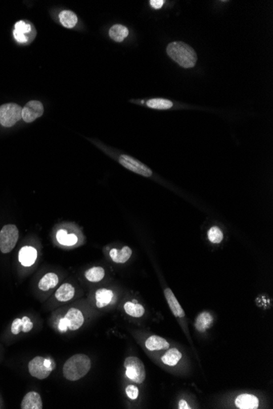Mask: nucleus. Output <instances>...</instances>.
Instances as JSON below:
<instances>
[{
  "label": "nucleus",
  "mask_w": 273,
  "mask_h": 409,
  "mask_svg": "<svg viewBox=\"0 0 273 409\" xmlns=\"http://www.w3.org/2000/svg\"><path fill=\"white\" fill-rule=\"evenodd\" d=\"M84 322L83 313L76 308H71L66 312L64 317L61 318L58 322V330L66 333L67 330L76 331L81 328Z\"/></svg>",
  "instance_id": "20e7f679"
},
{
  "label": "nucleus",
  "mask_w": 273,
  "mask_h": 409,
  "mask_svg": "<svg viewBox=\"0 0 273 409\" xmlns=\"http://www.w3.org/2000/svg\"><path fill=\"white\" fill-rule=\"evenodd\" d=\"M22 107L15 103H8L0 107V124L11 128L22 118Z\"/></svg>",
  "instance_id": "0eeeda50"
},
{
  "label": "nucleus",
  "mask_w": 273,
  "mask_h": 409,
  "mask_svg": "<svg viewBox=\"0 0 273 409\" xmlns=\"http://www.w3.org/2000/svg\"><path fill=\"white\" fill-rule=\"evenodd\" d=\"M146 347L151 351L155 350H162V349H169V343L165 339L159 336H151L147 339L145 342Z\"/></svg>",
  "instance_id": "f3484780"
},
{
  "label": "nucleus",
  "mask_w": 273,
  "mask_h": 409,
  "mask_svg": "<svg viewBox=\"0 0 273 409\" xmlns=\"http://www.w3.org/2000/svg\"><path fill=\"white\" fill-rule=\"evenodd\" d=\"M235 404L240 409H256L259 405V401L254 394H240L236 398Z\"/></svg>",
  "instance_id": "f8f14e48"
},
{
  "label": "nucleus",
  "mask_w": 273,
  "mask_h": 409,
  "mask_svg": "<svg viewBox=\"0 0 273 409\" xmlns=\"http://www.w3.org/2000/svg\"><path fill=\"white\" fill-rule=\"evenodd\" d=\"M19 239V230L13 224H9L0 230V251L2 253H9L15 247Z\"/></svg>",
  "instance_id": "39448f33"
},
{
  "label": "nucleus",
  "mask_w": 273,
  "mask_h": 409,
  "mask_svg": "<svg viewBox=\"0 0 273 409\" xmlns=\"http://www.w3.org/2000/svg\"><path fill=\"white\" fill-rule=\"evenodd\" d=\"M22 409H42L43 402L40 394L36 391H30L25 394L20 405Z\"/></svg>",
  "instance_id": "9b49d317"
},
{
  "label": "nucleus",
  "mask_w": 273,
  "mask_h": 409,
  "mask_svg": "<svg viewBox=\"0 0 273 409\" xmlns=\"http://www.w3.org/2000/svg\"><path fill=\"white\" fill-rule=\"evenodd\" d=\"M124 366L126 369V376L132 382L141 384L145 381V366L140 359L135 356H129L124 360Z\"/></svg>",
  "instance_id": "423d86ee"
},
{
  "label": "nucleus",
  "mask_w": 273,
  "mask_h": 409,
  "mask_svg": "<svg viewBox=\"0 0 273 409\" xmlns=\"http://www.w3.org/2000/svg\"><path fill=\"white\" fill-rule=\"evenodd\" d=\"M164 294L166 297L167 302L169 304V308L173 312L176 317L184 318L185 316V312L181 308L179 302L177 301L176 296L173 294L170 288H167L164 289Z\"/></svg>",
  "instance_id": "dca6fc26"
},
{
  "label": "nucleus",
  "mask_w": 273,
  "mask_h": 409,
  "mask_svg": "<svg viewBox=\"0 0 273 409\" xmlns=\"http://www.w3.org/2000/svg\"><path fill=\"white\" fill-rule=\"evenodd\" d=\"M164 0H151L150 5L154 9H160L164 5Z\"/></svg>",
  "instance_id": "7c9ffc66"
},
{
  "label": "nucleus",
  "mask_w": 273,
  "mask_h": 409,
  "mask_svg": "<svg viewBox=\"0 0 273 409\" xmlns=\"http://www.w3.org/2000/svg\"><path fill=\"white\" fill-rule=\"evenodd\" d=\"M124 310L128 316L134 318L142 317L145 314V308L135 300L127 301L124 305Z\"/></svg>",
  "instance_id": "4be33fe9"
},
{
  "label": "nucleus",
  "mask_w": 273,
  "mask_h": 409,
  "mask_svg": "<svg viewBox=\"0 0 273 409\" xmlns=\"http://www.w3.org/2000/svg\"><path fill=\"white\" fill-rule=\"evenodd\" d=\"M181 352L176 348H171L161 357V360L164 365L173 367L177 365L181 359Z\"/></svg>",
  "instance_id": "5701e85b"
},
{
  "label": "nucleus",
  "mask_w": 273,
  "mask_h": 409,
  "mask_svg": "<svg viewBox=\"0 0 273 409\" xmlns=\"http://www.w3.org/2000/svg\"><path fill=\"white\" fill-rule=\"evenodd\" d=\"M132 251L128 246H124L121 249L112 248L110 250L109 255L111 260L118 264H124L128 262L132 256Z\"/></svg>",
  "instance_id": "2eb2a0df"
},
{
  "label": "nucleus",
  "mask_w": 273,
  "mask_h": 409,
  "mask_svg": "<svg viewBox=\"0 0 273 409\" xmlns=\"http://www.w3.org/2000/svg\"><path fill=\"white\" fill-rule=\"evenodd\" d=\"M213 323V316L207 311H205L197 316L195 322V327L200 333H205V331L211 328Z\"/></svg>",
  "instance_id": "6ab92c4d"
},
{
  "label": "nucleus",
  "mask_w": 273,
  "mask_h": 409,
  "mask_svg": "<svg viewBox=\"0 0 273 409\" xmlns=\"http://www.w3.org/2000/svg\"><path fill=\"white\" fill-rule=\"evenodd\" d=\"M208 239L213 244H219L223 240L222 230L218 226H213L209 229L207 232Z\"/></svg>",
  "instance_id": "c85d7f7f"
},
{
  "label": "nucleus",
  "mask_w": 273,
  "mask_h": 409,
  "mask_svg": "<svg viewBox=\"0 0 273 409\" xmlns=\"http://www.w3.org/2000/svg\"><path fill=\"white\" fill-rule=\"evenodd\" d=\"M114 293L111 290L107 288H100L97 290L95 293V299H96V305L98 308H103L107 306L113 300Z\"/></svg>",
  "instance_id": "aec40b11"
},
{
  "label": "nucleus",
  "mask_w": 273,
  "mask_h": 409,
  "mask_svg": "<svg viewBox=\"0 0 273 409\" xmlns=\"http://www.w3.org/2000/svg\"><path fill=\"white\" fill-rule=\"evenodd\" d=\"M105 269L101 267H94L87 270L85 272V278L87 280L92 283L100 282L105 277Z\"/></svg>",
  "instance_id": "bb28decb"
},
{
  "label": "nucleus",
  "mask_w": 273,
  "mask_h": 409,
  "mask_svg": "<svg viewBox=\"0 0 273 409\" xmlns=\"http://www.w3.org/2000/svg\"><path fill=\"white\" fill-rule=\"evenodd\" d=\"M119 162L125 169L130 170L132 173L141 175L143 177H149L152 176V171L147 165L143 164L138 160H135L131 156L122 155L119 158Z\"/></svg>",
  "instance_id": "6e6552de"
},
{
  "label": "nucleus",
  "mask_w": 273,
  "mask_h": 409,
  "mask_svg": "<svg viewBox=\"0 0 273 409\" xmlns=\"http://www.w3.org/2000/svg\"><path fill=\"white\" fill-rule=\"evenodd\" d=\"M167 54L184 68H192L197 64V55L196 52L184 42L169 43L167 47Z\"/></svg>",
  "instance_id": "f03ea898"
},
{
  "label": "nucleus",
  "mask_w": 273,
  "mask_h": 409,
  "mask_svg": "<svg viewBox=\"0 0 273 409\" xmlns=\"http://www.w3.org/2000/svg\"><path fill=\"white\" fill-rule=\"evenodd\" d=\"M0 358H1V353H0Z\"/></svg>",
  "instance_id": "72a5a7b5"
},
{
  "label": "nucleus",
  "mask_w": 273,
  "mask_h": 409,
  "mask_svg": "<svg viewBox=\"0 0 273 409\" xmlns=\"http://www.w3.org/2000/svg\"><path fill=\"white\" fill-rule=\"evenodd\" d=\"M147 106L152 109L169 110L173 107V103L166 99L155 98L148 100Z\"/></svg>",
  "instance_id": "cd10ccee"
},
{
  "label": "nucleus",
  "mask_w": 273,
  "mask_h": 409,
  "mask_svg": "<svg viewBox=\"0 0 273 409\" xmlns=\"http://www.w3.org/2000/svg\"><path fill=\"white\" fill-rule=\"evenodd\" d=\"M125 392L127 396L132 399V400L136 399L139 397V388L136 387V386H133V385H129V386H127L125 389Z\"/></svg>",
  "instance_id": "c756f323"
},
{
  "label": "nucleus",
  "mask_w": 273,
  "mask_h": 409,
  "mask_svg": "<svg viewBox=\"0 0 273 409\" xmlns=\"http://www.w3.org/2000/svg\"><path fill=\"white\" fill-rule=\"evenodd\" d=\"M31 31V26L27 22L19 21L15 24L13 30V37L17 43H25L28 41L27 35Z\"/></svg>",
  "instance_id": "4468645a"
},
{
  "label": "nucleus",
  "mask_w": 273,
  "mask_h": 409,
  "mask_svg": "<svg viewBox=\"0 0 273 409\" xmlns=\"http://www.w3.org/2000/svg\"><path fill=\"white\" fill-rule=\"evenodd\" d=\"M34 322L29 316H22V318H16L13 320L10 325V333L13 336H18L21 334H26L33 330Z\"/></svg>",
  "instance_id": "9d476101"
},
{
  "label": "nucleus",
  "mask_w": 273,
  "mask_h": 409,
  "mask_svg": "<svg viewBox=\"0 0 273 409\" xmlns=\"http://www.w3.org/2000/svg\"><path fill=\"white\" fill-rule=\"evenodd\" d=\"M75 292V288L71 284L66 283L60 286L59 288L56 291V298L60 302H67L74 297Z\"/></svg>",
  "instance_id": "a211bd4d"
},
{
  "label": "nucleus",
  "mask_w": 273,
  "mask_h": 409,
  "mask_svg": "<svg viewBox=\"0 0 273 409\" xmlns=\"http://www.w3.org/2000/svg\"><path fill=\"white\" fill-rule=\"evenodd\" d=\"M59 278L55 273H48L38 282V287L42 291H49L58 285Z\"/></svg>",
  "instance_id": "412c9836"
},
{
  "label": "nucleus",
  "mask_w": 273,
  "mask_h": 409,
  "mask_svg": "<svg viewBox=\"0 0 273 409\" xmlns=\"http://www.w3.org/2000/svg\"><path fill=\"white\" fill-rule=\"evenodd\" d=\"M2 407V399H1V397H0V407Z\"/></svg>",
  "instance_id": "473e14b6"
},
{
  "label": "nucleus",
  "mask_w": 273,
  "mask_h": 409,
  "mask_svg": "<svg viewBox=\"0 0 273 409\" xmlns=\"http://www.w3.org/2000/svg\"><path fill=\"white\" fill-rule=\"evenodd\" d=\"M59 20L62 26L68 29H72L76 26L78 17L70 10H63L59 13Z\"/></svg>",
  "instance_id": "b1692460"
},
{
  "label": "nucleus",
  "mask_w": 273,
  "mask_h": 409,
  "mask_svg": "<svg viewBox=\"0 0 273 409\" xmlns=\"http://www.w3.org/2000/svg\"><path fill=\"white\" fill-rule=\"evenodd\" d=\"M92 363L89 357L83 354H77L66 360L63 365V376L71 382H76L87 375Z\"/></svg>",
  "instance_id": "f257e3e1"
},
{
  "label": "nucleus",
  "mask_w": 273,
  "mask_h": 409,
  "mask_svg": "<svg viewBox=\"0 0 273 409\" xmlns=\"http://www.w3.org/2000/svg\"><path fill=\"white\" fill-rule=\"evenodd\" d=\"M109 35L114 41L121 43L128 35V30L122 25H114L110 29Z\"/></svg>",
  "instance_id": "393cba45"
},
{
  "label": "nucleus",
  "mask_w": 273,
  "mask_h": 409,
  "mask_svg": "<svg viewBox=\"0 0 273 409\" xmlns=\"http://www.w3.org/2000/svg\"><path fill=\"white\" fill-rule=\"evenodd\" d=\"M19 262L24 267H31L37 259V251L31 246H24L19 251Z\"/></svg>",
  "instance_id": "ddd939ff"
},
{
  "label": "nucleus",
  "mask_w": 273,
  "mask_h": 409,
  "mask_svg": "<svg viewBox=\"0 0 273 409\" xmlns=\"http://www.w3.org/2000/svg\"><path fill=\"white\" fill-rule=\"evenodd\" d=\"M57 239L62 245L73 246L78 242V237L75 234H68L66 230H58L57 233Z\"/></svg>",
  "instance_id": "a878e982"
},
{
  "label": "nucleus",
  "mask_w": 273,
  "mask_h": 409,
  "mask_svg": "<svg viewBox=\"0 0 273 409\" xmlns=\"http://www.w3.org/2000/svg\"><path fill=\"white\" fill-rule=\"evenodd\" d=\"M43 114V104L38 100H30L22 108V118L26 123H32Z\"/></svg>",
  "instance_id": "1a4fd4ad"
},
{
  "label": "nucleus",
  "mask_w": 273,
  "mask_h": 409,
  "mask_svg": "<svg viewBox=\"0 0 273 409\" xmlns=\"http://www.w3.org/2000/svg\"><path fill=\"white\" fill-rule=\"evenodd\" d=\"M55 369L54 360L43 356H35L28 363V371L30 376L38 380L46 379Z\"/></svg>",
  "instance_id": "7ed1b4c3"
},
{
  "label": "nucleus",
  "mask_w": 273,
  "mask_h": 409,
  "mask_svg": "<svg viewBox=\"0 0 273 409\" xmlns=\"http://www.w3.org/2000/svg\"><path fill=\"white\" fill-rule=\"evenodd\" d=\"M178 408L180 409H190V406L188 404L186 401L184 400V399H181L180 400L179 403H178Z\"/></svg>",
  "instance_id": "2f4dec72"
}]
</instances>
